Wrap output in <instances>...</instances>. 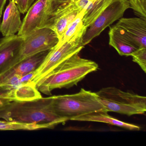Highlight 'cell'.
<instances>
[{"mask_svg":"<svg viewBox=\"0 0 146 146\" xmlns=\"http://www.w3.org/2000/svg\"><path fill=\"white\" fill-rule=\"evenodd\" d=\"M130 8L129 0H113L87 28L82 37V44L86 46L115 21L122 18L125 11Z\"/></svg>","mask_w":146,"mask_h":146,"instance_id":"obj_7","label":"cell"},{"mask_svg":"<svg viewBox=\"0 0 146 146\" xmlns=\"http://www.w3.org/2000/svg\"><path fill=\"white\" fill-rule=\"evenodd\" d=\"M97 97L106 111L128 116L144 114L146 97L113 87L102 88L96 92Z\"/></svg>","mask_w":146,"mask_h":146,"instance_id":"obj_4","label":"cell"},{"mask_svg":"<svg viewBox=\"0 0 146 146\" xmlns=\"http://www.w3.org/2000/svg\"><path fill=\"white\" fill-rule=\"evenodd\" d=\"M86 29L87 28L84 26L70 40L58 42L49 51L43 62L34 72L30 82L36 84L61 63L74 54L79 53L84 47L82 44V37Z\"/></svg>","mask_w":146,"mask_h":146,"instance_id":"obj_5","label":"cell"},{"mask_svg":"<svg viewBox=\"0 0 146 146\" xmlns=\"http://www.w3.org/2000/svg\"><path fill=\"white\" fill-rule=\"evenodd\" d=\"M82 11L78 7L76 2L72 3L54 13L48 20L45 27L54 31L60 40L70 24Z\"/></svg>","mask_w":146,"mask_h":146,"instance_id":"obj_11","label":"cell"},{"mask_svg":"<svg viewBox=\"0 0 146 146\" xmlns=\"http://www.w3.org/2000/svg\"><path fill=\"white\" fill-rule=\"evenodd\" d=\"M84 11H82L76 19L70 24L65 33L59 41V43L68 41L76 35L84 27L83 18Z\"/></svg>","mask_w":146,"mask_h":146,"instance_id":"obj_19","label":"cell"},{"mask_svg":"<svg viewBox=\"0 0 146 146\" xmlns=\"http://www.w3.org/2000/svg\"><path fill=\"white\" fill-rule=\"evenodd\" d=\"M108 35L109 45L115 48L121 56H130L139 48L123 29L116 25L110 27Z\"/></svg>","mask_w":146,"mask_h":146,"instance_id":"obj_13","label":"cell"},{"mask_svg":"<svg viewBox=\"0 0 146 146\" xmlns=\"http://www.w3.org/2000/svg\"><path fill=\"white\" fill-rule=\"evenodd\" d=\"M10 101H11L8 100H6V99H0V107H1L6 103H7Z\"/></svg>","mask_w":146,"mask_h":146,"instance_id":"obj_25","label":"cell"},{"mask_svg":"<svg viewBox=\"0 0 146 146\" xmlns=\"http://www.w3.org/2000/svg\"><path fill=\"white\" fill-rule=\"evenodd\" d=\"M94 61L81 58L76 54L61 63L52 72L36 84L39 91L48 95L55 89L69 88L98 69Z\"/></svg>","mask_w":146,"mask_h":146,"instance_id":"obj_2","label":"cell"},{"mask_svg":"<svg viewBox=\"0 0 146 146\" xmlns=\"http://www.w3.org/2000/svg\"><path fill=\"white\" fill-rule=\"evenodd\" d=\"M116 25L123 29L139 48H146V19L122 18Z\"/></svg>","mask_w":146,"mask_h":146,"instance_id":"obj_12","label":"cell"},{"mask_svg":"<svg viewBox=\"0 0 146 146\" xmlns=\"http://www.w3.org/2000/svg\"><path fill=\"white\" fill-rule=\"evenodd\" d=\"M13 1H14V2L17 4V5L18 4H19V0H13Z\"/></svg>","mask_w":146,"mask_h":146,"instance_id":"obj_26","label":"cell"},{"mask_svg":"<svg viewBox=\"0 0 146 146\" xmlns=\"http://www.w3.org/2000/svg\"><path fill=\"white\" fill-rule=\"evenodd\" d=\"M52 99V96L29 101H11L0 107V118L25 123L49 125L53 129L66 121L54 112Z\"/></svg>","mask_w":146,"mask_h":146,"instance_id":"obj_1","label":"cell"},{"mask_svg":"<svg viewBox=\"0 0 146 146\" xmlns=\"http://www.w3.org/2000/svg\"><path fill=\"white\" fill-rule=\"evenodd\" d=\"M132 60L140 66L145 73L146 71V48H142L137 50L130 55Z\"/></svg>","mask_w":146,"mask_h":146,"instance_id":"obj_21","label":"cell"},{"mask_svg":"<svg viewBox=\"0 0 146 146\" xmlns=\"http://www.w3.org/2000/svg\"><path fill=\"white\" fill-rule=\"evenodd\" d=\"M78 0H50L48 8V19L56 12L62 10Z\"/></svg>","mask_w":146,"mask_h":146,"instance_id":"obj_20","label":"cell"},{"mask_svg":"<svg viewBox=\"0 0 146 146\" xmlns=\"http://www.w3.org/2000/svg\"><path fill=\"white\" fill-rule=\"evenodd\" d=\"M7 0H0V18L2 16V11Z\"/></svg>","mask_w":146,"mask_h":146,"instance_id":"obj_24","label":"cell"},{"mask_svg":"<svg viewBox=\"0 0 146 146\" xmlns=\"http://www.w3.org/2000/svg\"><path fill=\"white\" fill-rule=\"evenodd\" d=\"M23 36V42L15 65L29 56L51 50L59 41L54 31L46 27L38 29Z\"/></svg>","mask_w":146,"mask_h":146,"instance_id":"obj_6","label":"cell"},{"mask_svg":"<svg viewBox=\"0 0 146 146\" xmlns=\"http://www.w3.org/2000/svg\"><path fill=\"white\" fill-rule=\"evenodd\" d=\"M14 89L6 85L0 86V99L13 101V91Z\"/></svg>","mask_w":146,"mask_h":146,"instance_id":"obj_23","label":"cell"},{"mask_svg":"<svg viewBox=\"0 0 146 146\" xmlns=\"http://www.w3.org/2000/svg\"><path fill=\"white\" fill-rule=\"evenodd\" d=\"M44 129H53L47 124L25 123L11 122L7 120H0V130H36Z\"/></svg>","mask_w":146,"mask_h":146,"instance_id":"obj_18","label":"cell"},{"mask_svg":"<svg viewBox=\"0 0 146 146\" xmlns=\"http://www.w3.org/2000/svg\"><path fill=\"white\" fill-rule=\"evenodd\" d=\"M130 8L142 18L146 19V0H129Z\"/></svg>","mask_w":146,"mask_h":146,"instance_id":"obj_22","label":"cell"},{"mask_svg":"<svg viewBox=\"0 0 146 146\" xmlns=\"http://www.w3.org/2000/svg\"><path fill=\"white\" fill-rule=\"evenodd\" d=\"M72 120L101 122L122 127L130 130L139 131L141 129L137 125L125 123L112 117L108 114V112L106 111L93 112L85 115L74 118Z\"/></svg>","mask_w":146,"mask_h":146,"instance_id":"obj_15","label":"cell"},{"mask_svg":"<svg viewBox=\"0 0 146 146\" xmlns=\"http://www.w3.org/2000/svg\"><path fill=\"white\" fill-rule=\"evenodd\" d=\"M24 40V36H5L0 40V75L11 68Z\"/></svg>","mask_w":146,"mask_h":146,"instance_id":"obj_9","label":"cell"},{"mask_svg":"<svg viewBox=\"0 0 146 146\" xmlns=\"http://www.w3.org/2000/svg\"><path fill=\"white\" fill-rule=\"evenodd\" d=\"M42 97L36 86L33 83L23 84L13 91V101H29Z\"/></svg>","mask_w":146,"mask_h":146,"instance_id":"obj_17","label":"cell"},{"mask_svg":"<svg viewBox=\"0 0 146 146\" xmlns=\"http://www.w3.org/2000/svg\"><path fill=\"white\" fill-rule=\"evenodd\" d=\"M49 51L41 52L25 58L1 74L0 86L5 84L15 75L22 77L27 74L35 71L43 62Z\"/></svg>","mask_w":146,"mask_h":146,"instance_id":"obj_10","label":"cell"},{"mask_svg":"<svg viewBox=\"0 0 146 146\" xmlns=\"http://www.w3.org/2000/svg\"><path fill=\"white\" fill-rule=\"evenodd\" d=\"M22 24L18 7L13 0H10L4 12L0 31L4 36L14 35L20 31Z\"/></svg>","mask_w":146,"mask_h":146,"instance_id":"obj_14","label":"cell"},{"mask_svg":"<svg viewBox=\"0 0 146 146\" xmlns=\"http://www.w3.org/2000/svg\"><path fill=\"white\" fill-rule=\"evenodd\" d=\"M50 0H38L29 8L18 35L25 36L44 28L48 19Z\"/></svg>","mask_w":146,"mask_h":146,"instance_id":"obj_8","label":"cell"},{"mask_svg":"<svg viewBox=\"0 0 146 146\" xmlns=\"http://www.w3.org/2000/svg\"><path fill=\"white\" fill-rule=\"evenodd\" d=\"M52 105L55 113L66 121L93 112L106 111L96 93L83 88L76 94L52 96Z\"/></svg>","mask_w":146,"mask_h":146,"instance_id":"obj_3","label":"cell"},{"mask_svg":"<svg viewBox=\"0 0 146 146\" xmlns=\"http://www.w3.org/2000/svg\"><path fill=\"white\" fill-rule=\"evenodd\" d=\"M113 0H88L83 10V25L88 28Z\"/></svg>","mask_w":146,"mask_h":146,"instance_id":"obj_16","label":"cell"}]
</instances>
